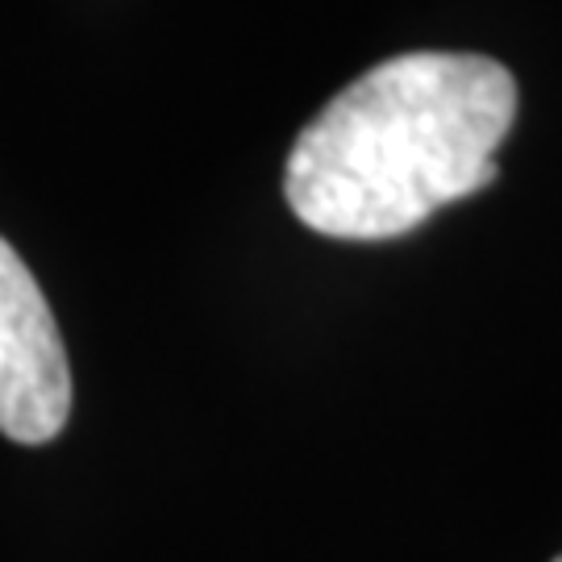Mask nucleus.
<instances>
[{
    "label": "nucleus",
    "mask_w": 562,
    "mask_h": 562,
    "mask_svg": "<svg viewBox=\"0 0 562 562\" xmlns=\"http://www.w3.org/2000/svg\"><path fill=\"white\" fill-rule=\"evenodd\" d=\"M71 417V367L55 313L21 255L0 238V434L21 446L59 438Z\"/></svg>",
    "instance_id": "obj_2"
},
{
    "label": "nucleus",
    "mask_w": 562,
    "mask_h": 562,
    "mask_svg": "<svg viewBox=\"0 0 562 562\" xmlns=\"http://www.w3.org/2000/svg\"><path fill=\"white\" fill-rule=\"evenodd\" d=\"M554 562H562V554H559V559H554Z\"/></svg>",
    "instance_id": "obj_3"
},
{
    "label": "nucleus",
    "mask_w": 562,
    "mask_h": 562,
    "mask_svg": "<svg viewBox=\"0 0 562 562\" xmlns=\"http://www.w3.org/2000/svg\"><path fill=\"white\" fill-rule=\"evenodd\" d=\"M517 117L504 63L408 50L346 83L301 130L283 167L288 209L341 241L401 238L501 176L496 146Z\"/></svg>",
    "instance_id": "obj_1"
}]
</instances>
